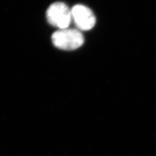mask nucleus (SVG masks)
Wrapping results in <instances>:
<instances>
[{"instance_id": "obj_3", "label": "nucleus", "mask_w": 156, "mask_h": 156, "mask_svg": "<svg viewBox=\"0 0 156 156\" xmlns=\"http://www.w3.org/2000/svg\"><path fill=\"white\" fill-rule=\"evenodd\" d=\"M72 18L80 30H89L94 26L95 17L93 11L83 5H76L71 9Z\"/></svg>"}, {"instance_id": "obj_1", "label": "nucleus", "mask_w": 156, "mask_h": 156, "mask_svg": "<svg viewBox=\"0 0 156 156\" xmlns=\"http://www.w3.org/2000/svg\"><path fill=\"white\" fill-rule=\"evenodd\" d=\"M51 41L56 48L62 50L76 49L83 44L84 37L78 30L61 29L53 34Z\"/></svg>"}, {"instance_id": "obj_2", "label": "nucleus", "mask_w": 156, "mask_h": 156, "mask_svg": "<svg viewBox=\"0 0 156 156\" xmlns=\"http://www.w3.org/2000/svg\"><path fill=\"white\" fill-rule=\"evenodd\" d=\"M46 18L49 24L60 30L68 28L73 20L71 10L61 2L50 5L46 11Z\"/></svg>"}]
</instances>
